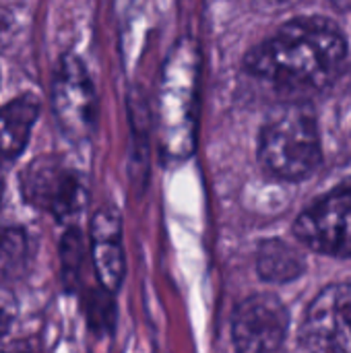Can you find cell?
<instances>
[{"label":"cell","mask_w":351,"mask_h":353,"mask_svg":"<svg viewBox=\"0 0 351 353\" xmlns=\"http://www.w3.org/2000/svg\"><path fill=\"white\" fill-rule=\"evenodd\" d=\"M343 33L323 17H300L259 43L246 58L250 74L283 93H312L345 66Z\"/></svg>","instance_id":"6da1fadb"},{"label":"cell","mask_w":351,"mask_h":353,"mask_svg":"<svg viewBox=\"0 0 351 353\" xmlns=\"http://www.w3.org/2000/svg\"><path fill=\"white\" fill-rule=\"evenodd\" d=\"M259 157L263 168L279 180L308 178L321 163V139L312 112L306 105L281 108L263 128Z\"/></svg>","instance_id":"7a4b0ae2"},{"label":"cell","mask_w":351,"mask_h":353,"mask_svg":"<svg viewBox=\"0 0 351 353\" xmlns=\"http://www.w3.org/2000/svg\"><path fill=\"white\" fill-rule=\"evenodd\" d=\"M23 201L58 221L74 217L85 203V186L77 170L56 155L31 159L19 176Z\"/></svg>","instance_id":"3957f363"},{"label":"cell","mask_w":351,"mask_h":353,"mask_svg":"<svg viewBox=\"0 0 351 353\" xmlns=\"http://www.w3.org/2000/svg\"><path fill=\"white\" fill-rule=\"evenodd\" d=\"M52 110L60 130L70 141H85L95 128V87L85 64L77 56H64L54 72Z\"/></svg>","instance_id":"277c9868"},{"label":"cell","mask_w":351,"mask_h":353,"mask_svg":"<svg viewBox=\"0 0 351 353\" xmlns=\"http://www.w3.org/2000/svg\"><path fill=\"white\" fill-rule=\"evenodd\" d=\"M296 238L329 256H351V188H339L308 207L294 225Z\"/></svg>","instance_id":"5b68a950"},{"label":"cell","mask_w":351,"mask_h":353,"mask_svg":"<svg viewBox=\"0 0 351 353\" xmlns=\"http://www.w3.org/2000/svg\"><path fill=\"white\" fill-rule=\"evenodd\" d=\"M300 341L310 352L351 353V283L331 285L314 298Z\"/></svg>","instance_id":"8992f818"},{"label":"cell","mask_w":351,"mask_h":353,"mask_svg":"<svg viewBox=\"0 0 351 353\" xmlns=\"http://www.w3.org/2000/svg\"><path fill=\"white\" fill-rule=\"evenodd\" d=\"M290 312L277 296L257 294L234 312L232 333L240 352H275L283 345Z\"/></svg>","instance_id":"52a82bcc"},{"label":"cell","mask_w":351,"mask_h":353,"mask_svg":"<svg viewBox=\"0 0 351 353\" xmlns=\"http://www.w3.org/2000/svg\"><path fill=\"white\" fill-rule=\"evenodd\" d=\"M91 261L99 285L116 292L122 285L126 263L122 248V223L114 209H99L91 221Z\"/></svg>","instance_id":"ba28073f"},{"label":"cell","mask_w":351,"mask_h":353,"mask_svg":"<svg viewBox=\"0 0 351 353\" xmlns=\"http://www.w3.org/2000/svg\"><path fill=\"white\" fill-rule=\"evenodd\" d=\"M39 116V101L33 95H19L0 108V159H17L31 137Z\"/></svg>","instance_id":"9c48e42d"},{"label":"cell","mask_w":351,"mask_h":353,"mask_svg":"<svg viewBox=\"0 0 351 353\" xmlns=\"http://www.w3.org/2000/svg\"><path fill=\"white\" fill-rule=\"evenodd\" d=\"M33 265V244L25 228L0 221V288L21 283Z\"/></svg>","instance_id":"30bf717a"},{"label":"cell","mask_w":351,"mask_h":353,"mask_svg":"<svg viewBox=\"0 0 351 353\" xmlns=\"http://www.w3.org/2000/svg\"><path fill=\"white\" fill-rule=\"evenodd\" d=\"M257 267H259V275L265 281L288 283L304 273L306 259L296 246L279 238H273V240L263 242L259 256H257Z\"/></svg>","instance_id":"8fae6325"},{"label":"cell","mask_w":351,"mask_h":353,"mask_svg":"<svg viewBox=\"0 0 351 353\" xmlns=\"http://www.w3.org/2000/svg\"><path fill=\"white\" fill-rule=\"evenodd\" d=\"M85 263V240L77 228L64 232L60 240V267H62V281L66 290H74L81 277V269Z\"/></svg>","instance_id":"7c38bea8"},{"label":"cell","mask_w":351,"mask_h":353,"mask_svg":"<svg viewBox=\"0 0 351 353\" xmlns=\"http://www.w3.org/2000/svg\"><path fill=\"white\" fill-rule=\"evenodd\" d=\"M85 314L87 323L95 333H108L114 327V302H112V292L99 285V290H91L85 296Z\"/></svg>","instance_id":"4fadbf2b"},{"label":"cell","mask_w":351,"mask_h":353,"mask_svg":"<svg viewBox=\"0 0 351 353\" xmlns=\"http://www.w3.org/2000/svg\"><path fill=\"white\" fill-rule=\"evenodd\" d=\"M14 27H17L14 17L8 10L0 8V52L8 48V43L14 35Z\"/></svg>","instance_id":"5bb4252c"},{"label":"cell","mask_w":351,"mask_h":353,"mask_svg":"<svg viewBox=\"0 0 351 353\" xmlns=\"http://www.w3.org/2000/svg\"><path fill=\"white\" fill-rule=\"evenodd\" d=\"M8 327H10V316L0 308V341H2L4 335L8 333Z\"/></svg>","instance_id":"9a60e30c"},{"label":"cell","mask_w":351,"mask_h":353,"mask_svg":"<svg viewBox=\"0 0 351 353\" xmlns=\"http://www.w3.org/2000/svg\"><path fill=\"white\" fill-rule=\"evenodd\" d=\"M337 8H343V10H351V0H331Z\"/></svg>","instance_id":"2e32d148"},{"label":"cell","mask_w":351,"mask_h":353,"mask_svg":"<svg viewBox=\"0 0 351 353\" xmlns=\"http://www.w3.org/2000/svg\"><path fill=\"white\" fill-rule=\"evenodd\" d=\"M2 190H4V182H2V174H0V199H2Z\"/></svg>","instance_id":"e0dca14e"}]
</instances>
